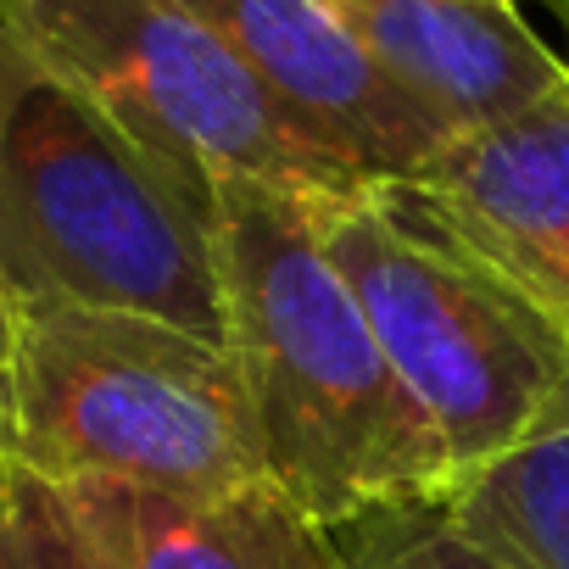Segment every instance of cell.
<instances>
[{
  "instance_id": "1",
  "label": "cell",
  "mask_w": 569,
  "mask_h": 569,
  "mask_svg": "<svg viewBox=\"0 0 569 569\" xmlns=\"http://www.w3.org/2000/svg\"><path fill=\"white\" fill-rule=\"evenodd\" d=\"M308 196L229 179L212 196V229L223 347L262 469L336 530L369 508L441 502L452 463L325 257Z\"/></svg>"
},
{
  "instance_id": "2",
  "label": "cell",
  "mask_w": 569,
  "mask_h": 569,
  "mask_svg": "<svg viewBox=\"0 0 569 569\" xmlns=\"http://www.w3.org/2000/svg\"><path fill=\"white\" fill-rule=\"evenodd\" d=\"M0 297L140 313L223 341L212 190L140 151L0 34Z\"/></svg>"
},
{
  "instance_id": "3",
  "label": "cell",
  "mask_w": 569,
  "mask_h": 569,
  "mask_svg": "<svg viewBox=\"0 0 569 569\" xmlns=\"http://www.w3.org/2000/svg\"><path fill=\"white\" fill-rule=\"evenodd\" d=\"M308 223L430 419L452 486L569 413L563 336L397 184L313 190Z\"/></svg>"
},
{
  "instance_id": "4",
  "label": "cell",
  "mask_w": 569,
  "mask_h": 569,
  "mask_svg": "<svg viewBox=\"0 0 569 569\" xmlns=\"http://www.w3.org/2000/svg\"><path fill=\"white\" fill-rule=\"evenodd\" d=\"M12 458L51 486L123 480L157 491L268 475L223 341L140 313H12L0 369Z\"/></svg>"
},
{
  "instance_id": "5",
  "label": "cell",
  "mask_w": 569,
  "mask_h": 569,
  "mask_svg": "<svg viewBox=\"0 0 569 569\" xmlns=\"http://www.w3.org/2000/svg\"><path fill=\"white\" fill-rule=\"evenodd\" d=\"M0 34L212 196L229 179L284 190L363 184L284 118L184 0H0Z\"/></svg>"
},
{
  "instance_id": "6",
  "label": "cell",
  "mask_w": 569,
  "mask_h": 569,
  "mask_svg": "<svg viewBox=\"0 0 569 569\" xmlns=\"http://www.w3.org/2000/svg\"><path fill=\"white\" fill-rule=\"evenodd\" d=\"M319 151L363 184L425 173L452 129L397 90L325 0H184Z\"/></svg>"
},
{
  "instance_id": "7",
  "label": "cell",
  "mask_w": 569,
  "mask_h": 569,
  "mask_svg": "<svg viewBox=\"0 0 569 569\" xmlns=\"http://www.w3.org/2000/svg\"><path fill=\"white\" fill-rule=\"evenodd\" d=\"M397 190L497 268L569 347V84L491 129L458 134Z\"/></svg>"
},
{
  "instance_id": "8",
  "label": "cell",
  "mask_w": 569,
  "mask_h": 569,
  "mask_svg": "<svg viewBox=\"0 0 569 569\" xmlns=\"http://www.w3.org/2000/svg\"><path fill=\"white\" fill-rule=\"evenodd\" d=\"M369 62L458 134L491 129L569 84V62L508 0H325Z\"/></svg>"
},
{
  "instance_id": "9",
  "label": "cell",
  "mask_w": 569,
  "mask_h": 569,
  "mask_svg": "<svg viewBox=\"0 0 569 569\" xmlns=\"http://www.w3.org/2000/svg\"><path fill=\"white\" fill-rule=\"evenodd\" d=\"M96 569H347L336 530L273 475L201 491L123 480L57 486Z\"/></svg>"
},
{
  "instance_id": "10",
  "label": "cell",
  "mask_w": 569,
  "mask_h": 569,
  "mask_svg": "<svg viewBox=\"0 0 569 569\" xmlns=\"http://www.w3.org/2000/svg\"><path fill=\"white\" fill-rule=\"evenodd\" d=\"M441 508L508 569H569V413L458 480Z\"/></svg>"
},
{
  "instance_id": "11",
  "label": "cell",
  "mask_w": 569,
  "mask_h": 569,
  "mask_svg": "<svg viewBox=\"0 0 569 569\" xmlns=\"http://www.w3.org/2000/svg\"><path fill=\"white\" fill-rule=\"evenodd\" d=\"M336 547L347 569H508L475 536H463L441 502L369 508L336 525Z\"/></svg>"
},
{
  "instance_id": "12",
  "label": "cell",
  "mask_w": 569,
  "mask_h": 569,
  "mask_svg": "<svg viewBox=\"0 0 569 569\" xmlns=\"http://www.w3.org/2000/svg\"><path fill=\"white\" fill-rule=\"evenodd\" d=\"M0 569H96L62 491L18 458L0 480Z\"/></svg>"
},
{
  "instance_id": "13",
  "label": "cell",
  "mask_w": 569,
  "mask_h": 569,
  "mask_svg": "<svg viewBox=\"0 0 569 569\" xmlns=\"http://www.w3.org/2000/svg\"><path fill=\"white\" fill-rule=\"evenodd\" d=\"M7 463H12V430H7V397H0V480H7Z\"/></svg>"
},
{
  "instance_id": "14",
  "label": "cell",
  "mask_w": 569,
  "mask_h": 569,
  "mask_svg": "<svg viewBox=\"0 0 569 569\" xmlns=\"http://www.w3.org/2000/svg\"><path fill=\"white\" fill-rule=\"evenodd\" d=\"M7 352H12V308L0 297V369H7Z\"/></svg>"
},
{
  "instance_id": "15",
  "label": "cell",
  "mask_w": 569,
  "mask_h": 569,
  "mask_svg": "<svg viewBox=\"0 0 569 569\" xmlns=\"http://www.w3.org/2000/svg\"><path fill=\"white\" fill-rule=\"evenodd\" d=\"M547 12L558 18V29H563V40H569V0H547Z\"/></svg>"
},
{
  "instance_id": "16",
  "label": "cell",
  "mask_w": 569,
  "mask_h": 569,
  "mask_svg": "<svg viewBox=\"0 0 569 569\" xmlns=\"http://www.w3.org/2000/svg\"><path fill=\"white\" fill-rule=\"evenodd\" d=\"M508 7H519V0H508Z\"/></svg>"
}]
</instances>
